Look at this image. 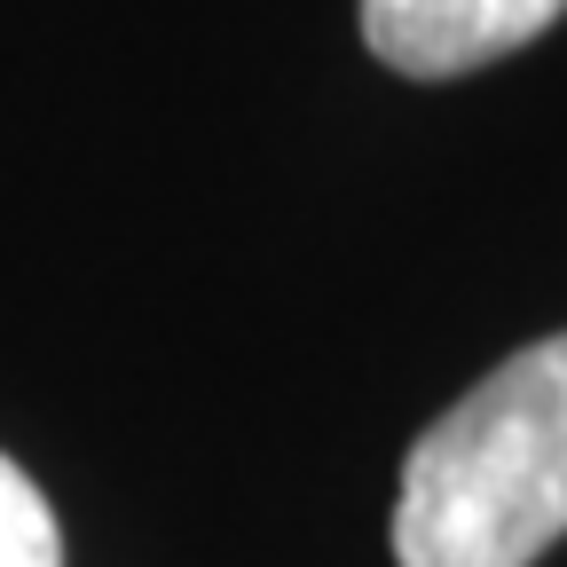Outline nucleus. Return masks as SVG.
<instances>
[{"instance_id": "nucleus-3", "label": "nucleus", "mask_w": 567, "mask_h": 567, "mask_svg": "<svg viewBox=\"0 0 567 567\" xmlns=\"http://www.w3.org/2000/svg\"><path fill=\"white\" fill-rule=\"evenodd\" d=\"M0 567H63V528L40 481L0 450Z\"/></svg>"}, {"instance_id": "nucleus-2", "label": "nucleus", "mask_w": 567, "mask_h": 567, "mask_svg": "<svg viewBox=\"0 0 567 567\" xmlns=\"http://www.w3.org/2000/svg\"><path fill=\"white\" fill-rule=\"evenodd\" d=\"M567 17V0H363V40L402 80H457L528 48Z\"/></svg>"}, {"instance_id": "nucleus-1", "label": "nucleus", "mask_w": 567, "mask_h": 567, "mask_svg": "<svg viewBox=\"0 0 567 567\" xmlns=\"http://www.w3.org/2000/svg\"><path fill=\"white\" fill-rule=\"evenodd\" d=\"M567 536V331L496 363L417 434L394 496L402 567H536Z\"/></svg>"}]
</instances>
